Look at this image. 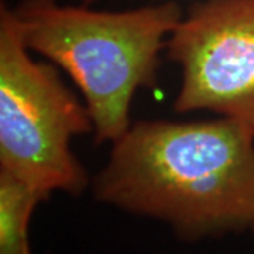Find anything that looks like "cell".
<instances>
[{
	"mask_svg": "<svg viewBox=\"0 0 254 254\" xmlns=\"http://www.w3.org/2000/svg\"><path fill=\"white\" fill-rule=\"evenodd\" d=\"M112 144L95 199L190 242L254 229V134L243 125L138 120Z\"/></svg>",
	"mask_w": 254,
	"mask_h": 254,
	"instance_id": "6da1fadb",
	"label": "cell"
},
{
	"mask_svg": "<svg viewBox=\"0 0 254 254\" xmlns=\"http://www.w3.org/2000/svg\"><path fill=\"white\" fill-rule=\"evenodd\" d=\"M28 50L71 76L85 98L95 143H115L130 128L138 89L154 88L160 54L184 16L174 0L125 11L21 0L14 7Z\"/></svg>",
	"mask_w": 254,
	"mask_h": 254,
	"instance_id": "7a4b0ae2",
	"label": "cell"
},
{
	"mask_svg": "<svg viewBox=\"0 0 254 254\" xmlns=\"http://www.w3.org/2000/svg\"><path fill=\"white\" fill-rule=\"evenodd\" d=\"M14 9L0 4V170L47 193L81 195L86 170L71 150L93 131L89 110L53 65L34 61Z\"/></svg>",
	"mask_w": 254,
	"mask_h": 254,
	"instance_id": "3957f363",
	"label": "cell"
},
{
	"mask_svg": "<svg viewBox=\"0 0 254 254\" xmlns=\"http://www.w3.org/2000/svg\"><path fill=\"white\" fill-rule=\"evenodd\" d=\"M181 68L178 113L209 110L254 134V0H200L165 44Z\"/></svg>",
	"mask_w": 254,
	"mask_h": 254,
	"instance_id": "277c9868",
	"label": "cell"
},
{
	"mask_svg": "<svg viewBox=\"0 0 254 254\" xmlns=\"http://www.w3.org/2000/svg\"><path fill=\"white\" fill-rule=\"evenodd\" d=\"M50 193L0 170V254H31L30 219Z\"/></svg>",
	"mask_w": 254,
	"mask_h": 254,
	"instance_id": "5b68a950",
	"label": "cell"
},
{
	"mask_svg": "<svg viewBox=\"0 0 254 254\" xmlns=\"http://www.w3.org/2000/svg\"><path fill=\"white\" fill-rule=\"evenodd\" d=\"M96 1H99V0H82V4H85V6H91L92 3H96Z\"/></svg>",
	"mask_w": 254,
	"mask_h": 254,
	"instance_id": "8992f818",
	"label": "cell"
}]
</instances>
